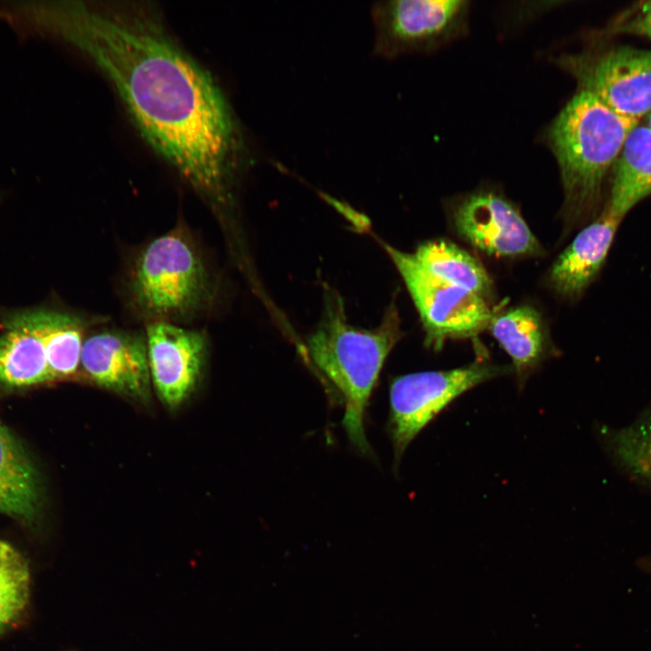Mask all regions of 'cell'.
I'll list each match as a JSON object with an SVG mask.
<instances>
[{
	"label": "cell",
	"instance_id": "1",
	"mask_svg": "<svg viewBox=\"0 0 651 651\" xmlns=\"http://www.w3.org/2000/svg\"><path fill=\"white\" fill-rule=\"evenodd\" d=\"M31 23L86 53L154 150L201 193L225 203L243 153L240 128L214 80L157 22L65 1L36 3Z\"/></svg>",
	"mask_w": 651,
	"mask_h": 651
},
{
	"label": "cell",
	"instance_id": "2",
	"mask_svg": "<svg viewBox=\"0 0 651 651\" xmlns=\"http://www.w3.org/2000/svg\"><path fill=\"white\" fill-rule=\"evenodd\" d=\"M638 123L580 90L551 125L548 140L560 167L565 216L571 226L590 222L600 213L607 173Z\"/></svg>",
	"mask_w": 651,
	"mask_h": 651
},
{
	"label": "cell",
	"instance_id": "3",
	"mask_svg": "<svg viewBox=\"0 0 651 651\" xmlns=\"http://www.w3.org/2000/svg\"><path fill=\"white\" fill-rule=\"evenodd\" d=\"M401 336L399 312L392 303L374 329L348 324L342 298L330 290L323 316L307 340L311 359L341 392L343 426L362 453L371 448L364 432V415L371 393L392 349Z\"/></svg>",
	"mask_w": 651,
	"mask_h": 651
},
{
	"label": "cell",
	"instance_id": "4",
	"mask_svg": "<svg viewBox=\"0 0 651 651\" xmlns=\"http://www.w3.org/2000/svg\"><path fill=\"white\" fill-rule=\"evenodd\" d=\"M206 269L195 246L180 231L150 242L137 259L131 292L137 307L154 316H180L210 297Z\"/></svg>",
	"mask_w": 651,
	"mask_h": 651
},
{
	"label": "cell",
	"instance_id": "5",
	"mask_svg": "<svg viewBox=\"0 0 651 651\" xmlns=\"http://www.w3.org/2000/svg\"><path fill=\"white\" fill-rule=\"evenodd\" d=\"M513 372L512 366L475 363L447 371L396 377L390 387L388 429L398 464L408 445L446 407L464 392Z\"/></svg>",
	"mask_w": 651,
	"mask_h": 651
},
{
	"label": "cell",
	"instance_id": "6",
	"mask_svg": "<svg viewBox=\"0 0 651 651\" xmlns=\"http://www.w3.org/2000/svg\"><path fill=\"white\" fill-rule=\"evenodd\" d=\"M384 248L419 312L428 347L440 350L447 339L471 337L488 328L494 315L484 298L431 275L412 253Z\"/></svg>",
	"mask_w": 651,
	"mask_h": 651
},
{
	"label": "cell",
	"instance_id": "7",
	"mask_svg": "<svg viewBox=\"0 0 651 651\" xmlns=\"http://www.w3.org/2000/svg\"><path fill=\"white\" fill-rule=\"evenodd\" d=\"M558 64L619 115L640 121L651 112V50L618 47L563 55Z\"/></svg>",
	"mask_w": 651,
	"mask_h": 651
},
{
	"label": "cell",
	"instance_id": "8",
	"mask_svg": "<svg viewBox=\"0 0 651 651\" xmlns=\"http://www.w3.org/2000/svg\"><path fill=\"white\" fill-rule=\"evenodd\" d=\"M452 221L463 240L490 256L516 258L542 253L519 211L493 192L464 197L454 207Z\"/></svg>",
	"mask_w": 651,
	"mask_h": 651
},
{
	"label": "cell",
	"instance_id": "9",
	"mask_svg": "<svg viewBox=\"0 0 651 651\" xmlns=\"http://www.w3.org/2000/svg\"><path fill=\"white\" fill-rule=\"evenodd\" d=\"M461 0L380 1L372 6L373 52L392 58L447 33L467 9Z\"/></svg>",
	"mask_w": 651,
	"mask_h": 651
},
{
	"label": "cell",
	"instance_id": "10",
	"mask_svg": "<svg viewBox=\"0 0 651 651\" xmlns=\"http://www.w3.org/2000/svg\"><path fill=\"white\" fill-rule=\"evenodd\" d=\"M146 342L151 382L160 400L176 408L191 395L201 377L204 336L160 321L147 327Z\"/></svg>",
	"mask_w": 651,
	"mask_h": 651
},
{
	"label": "cell",
	"instance_id": "11",
	"mask_svg": "<svg viewBox=\"0 0 651 651\" xmlns=\"http://www.w3.org/2000/svg\"><path fill=\"white\" fill-rule=\"evenodd\" d=\"M80 369L107 390L141 401L150 397L146 342L139 335L118 331L90 335L83 342Z\"/></svg>",
	"mask_w": 651,
	"mask_h": 651
},
{
	"label": "cell",
	"instance_id": "12",
	"mask_svg": "<svg viewBox=\"0 0 651 651\" xmlns=\"http://www.w3.org/2000/svg\"><path fill=\"white\" fill-rule=\"evenodd\" d=\"M621 220L603 207L559 255L549 273L552 288L561 297L580 298L600 274Z\"/></svg>",
	"mask_w": 651,
	"mask_h": 651
},
{
	"label": "cell",
	"instance_id": "13",
	"mask_svg": "<svg viewBox=\"0 0 651 651\" xmlns=\"http://www.w3.org/2000/svg\"><path fill=\"white\" fill-rule=\"evenodd\" d=\"M26 328L42 341L52 382L75 376L80 365L85 323L73 314L44 307L0 313V325Z\"/></svg>",
	"mask_w": 651,
	"mask_h": 651
},
{
	"label": "cell",
	"instance_id": "14",
	"mask_svg": "<svg viewBox=\"0 0 651 651\" xmlns=\"http://www.w3.org/2000/svg\"><path fill=\"white\" fill-rule=\"evenodd\" d=\"M41 499L36 468L20 442L0 421V512L30 524L40 514Z\"/></svg>",
	"mask_w": 651,
	"mask_h": 651
},
{
	"label": "cell",
	"instance_id": "15",
	"mask_svg": "<svg viewBox=\"0 0 651 651\" xmlns=\"http://www.w3.org/2000/svg\"><path fill=\"white\" fill-rule=\"evenodd\" d=\"M651 195V129L637 124L627 137L612 166L609 196L603 206L616 218L625 216Z\"/></svg>",
	"mask_w": 651,
	"mask_h": 651
},
{
	"label": "cell",
	"instance_id": "16",
	"mask_svg": "<svg viewBox=\"0 0 651 651\" xmlns=\"http://www.w3.org/2000/svg\"><path fill=\"white\" fill-rule=\"evenodd\" d=\"M488 328L513 362L519 389L542 362L546 354V335L540 313L522 305L493 316Z\"/></svg>",
	"mask_w": 651,
	"mask_h": 651
},
{
	"label": "cell",
	"instance_id": "17",
	"mask_svg": "<svg viewBox=\"0 0 651 651\" xmlns=\"http://www.w3.org/2000/svg\"><path fill=\"white\" fill-rule=\"evenodd\" d=\"M0 391H16L52 382L45 347L32 331L0 325Z\"/></svg>",
	"mask_w": 651,
	"mask_h": 651
},
{
	"label": "cell",
	"instance_id": "18",
	"mask_svg": "<svg viewBox=\"0 0 651 651\" xmlns=\"http://www.w3.org/2000/svg\"><path fill=\"white\" fill-rule=\"evenodd\" d=\"M418 263L436 278L482 298L493 293V281L483 265L451 241L439 239L420 244L412 253Z\"/></svg>",
	"mask_w": 651,
	"mask_h": 651
},
{
	"label": "cell",
	"instance_id": "19",
	"mask_svg": "<svg viewBox=\"0 0 651 651\" xmlns=\"http://www.w3.org/2000/svg\"><path fill=\"white\" fill-rule=\"evenodd\" d=\"M600 433L614 460L633 477L651 486V406L629 425L604 426Z\"/></svg>",
	"mask_w": 651,
	"mask_h": 651
},
{
	"label": "cell",
	"instance_id": "20",
	"mask_svg": "<svg viewBox=\"0 0 651 651\" xmlns=\"http://www.w3.org/2000/svg\"><path fill=\"white\" fill-rule=\"evenodd\" d=\"M29 570L10 544L0 541V630L24 609L29 594Z\"/></svg>",
	"mask_w": 651,
	"mask_h": 651
},
{
	"label": "cell",
	"instance_id": "21",
	"mask_svg": "<svg viewBox=\"0 0 651 651\" xmlns=\"http://www.w3.org/2000/svg\"><path fill=\"white\" fill-rule=\"evenodd\" d=\"M612 33H628L651 39V0L635 3L610 23Z\"/></svg>",
	"mask_w": 651,
	"mask_h": 651
},
{
	"label": "cell",
	"instance_id": "22",
	"mask_svg": "<svg viewBox=\"0 0 651 651\" xmlns=\"http://www.w3.org/2000/svg\"><path fill=\"white\" fill-rule=\"evenodd\" d=\"M638 565L641 567V569L651 574V557H645L643 558L639 562Z\"/></svg>",
	"mask_w": 651,
	"mask_h": 651
},
{
	"label": "cell",
	"instance_id": "23",
	"mask_svg": "<svg viewBox=\"0 0 651 651\" xmlns=\"http://www.w3.org/2000/svg\"><path fill=\"white\" fill-rule=\"evenodd\" d=\"M646 118V126L651 129V112Z\"/></svg>",
	"mask_w": 651,
	"mask_h": 651
}]
</instances>
